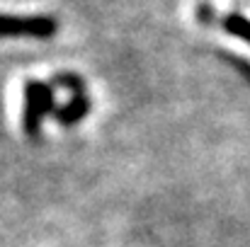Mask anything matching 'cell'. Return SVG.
Segmentation results:
<instances>
[{"instance_id": "6da1fadb", "label": "cell", "mask_w": 250, "mask_h": 247, "mask_svg": "<svg viewBox=\"0 0 250 247\" xmlns=\"http://www.w3.org/2000/svg\"><path fill=\"white\" fill-rule=\"evenodd\" d=\"M24 99H27V107H24V131L29 136H37L39 133V121L44 119V114L51 112V104H54V97H51V87L46 82H37L29 80L27 82V90H24Z\"/></svg>"}, {"instance_id": "7a4b0ae2", "label": "cell", "mask_w": 250, "mask_h": 247, "mask_svg": "<svg viewBox=\"0 0 250 247\" xmlns=\"http://www.w3.org/2000/svg\"><path fill=\"white\" fill-rule=\"evenodd\" d=\"M54 32H56V22L51 17L0 15V37H37V39H46Z\"/></svg>"}, {"instance_id": "3957f363", "label": "cell", "mask_w": 250, "mask_h": 247, "mask_svg": "<svg viewBox=\"0 0 250 247\" xmlns=\"http://www.w3.org/2000/svg\"><path fill=\"white\" fill-rule=\"evenodd\" d=\"M87 112H90V102H87V97L81 92V95H76V97L71 99V104H68V107H63V109H59V112H56V119H59L61 124H66V126H68V124L81 121Z\"/></svg>"}, {"instance_id": "277c9868", "label": "cell", "mask_w": 250, "mask_h": 247, "mask_svg": "<svg viewBox=\"0 0 250 247\" xmlns=\"http://www.w3.org/2000/svg\"><path fill=\"white\" fill-rule=\"evenodd\" d=\"M226 29H229L231 34H238L241 39L250 41V22L248 19H243V17H229V19H226Z\"/></svg>"}]
</instances>
